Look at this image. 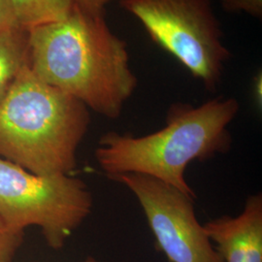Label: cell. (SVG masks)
<instances>
[{"instance_id":"obj_1","label":"cell","mask_w":262,"mask_h":262,"mask_svg":"<svg viewBox=\"0 0 262 262\" xmlns=\"http://www.w3.org/2000/svg\"><path fill=\"white\" fill-rule=\"evenodd\" d=\"M29 66L45 83L108 119H118L137 86L126 43L105 15L74 7L66 18L29 29Z\"/></svg>"},{"instance_id":"obj_2","label":"cell","mask_w":262,"mask_h":262,"mask_svg":"<svg viewBox=\"0 0 262 262\" xmlns=\"http://www.w3.org/2000/svg\"><path fill=\"white\" fill-rule=\"evenodd\" d=\"M238 112L239 103L231 97L214 98L198 107L173 104L165 126L159 131L141 137L105 133L95 159L109 179L141 174L195 198L185 178L186 169L193 160L203 161L229 150L231 136L227 127Z\"/></svg>"},{"instance_id":"obj_3","label":"cell","mask_w":262,"mask_h":262,"mask_svg":"<svg viewBox=\"0 0 262 262\" xmlns=\"http://www.w3.org/2000/svg\"><path fill=\"white\" fill-rule=\"evenodd\" d=\"M89 124L84 104L28 64L0 101V156L37 175L69 174Z\"/></svg>"},{"instance_id":"obj_4","label":"cell","mask_w":262,"mask_h":262,"mask_svg":"<svg viewBox=\"0 0 262 262\" xmlns=\"http://www.w3.org/2000/svg\"><path fill=\"white\" fill-rule=\"evenodd\" d=\"M150 39L174 56L208 91L222 81L231 53L211 0H119Z\"/></svg>"},{"instance_id":"obj_5","label":"cell","mask_w":262,"mask_h":262,"mask_svg":"<svg viewBox=\"0 0 262 262\" xmlns=\"http://www.w3.org/2000/svg\"><path fill=\"white\" fill-rule=\"evenodd\" d=\"M93 196L80 179L37 175L0 158V219L23 231L41 228L48 245L58 250L90 215Z\"/></svg>"},{"instance_id":"obj_6","label":"cell","mask_w":262,"mask_h":262,"mask_svg":"<svg viewBox=\"0 0 262 262\" xmlns=\"http://www.w3.org/2000/svg\"><path fill=\"white\" fill-rule=\"evenodd\" d=\"M110 180L125 186L138 199L157 248L169 262H225L197 220L193 197L141 174Z\"/></svg>"},{"instance_id":"obj_7","label":"cell","mask_w":262,"mask_h":262,"mask_svg":"<svg viewBox=\"0 0 262 262\" xmlns=\"http://www.w3.org/2000/svg\"><path fill=\"white\" fill-rule=\"evenodd\" d=\"M225 262H262V195L247 199L237 216L224 215L203 225Z\"/></svg>"},{"instance_id":"obj_8","label":"cell","mask_w":262,"mask_h":262,"mask_svg":"<svg viewBox=\"0 0 262 262\" xmlns=\"http://www.w3.org/2000/svg\"><path fill=\"white\" fill-rule=\"evenodd\" d=\"M28 64V30L17 28L0 32V101Z\"/></svg>"},{"instance_id":"obj_9","label":"cell","mask_w":262,"mask_h":262,"mask_svg":"<svg viewBox=\"0 0 262 262\" xmlns=\"http://www.w3.org/2000/svg\"><path fill=\"white\" fill-rule=\"evenodd\" d=\"M19 28L26 30L66 18L73 8L70 0H10Z\"/></svg>"},{"instance_id":"obj_10","label":"cell","mask_w":262,"mask_h":262,"mask_svg":"<svg viewBox=\"0 0 262 262\" xmlns=\"http://www.w3.org/2000/svg\"><path fill=\"white\" fill-rule=\"evenodd\" d=\"M23 231L16 230L0 219V262H12L23 241Z\"/></svg>"},{"instance_id":"obj_11","label":"cell","mask_w":262,"mask_h":262,"mask_svg":"<svg viewBox=\"0 0 262 262\" xmlns=\"http://www.w3.org/2000/svg\"><path fill=\"white\" fill-rule=\"evenodd\" d=\"M223 9L229 13H246L261 19L262 0H221Z\"/></svg>"},{"instance_id":"obj_12","label":"cell","mask_w":262,"mask_h":262,"mask_svg":"<svg viewBox=\"0 0 262 262\" xmlns=\"http://www.w3.org/2000/svg\"><path fill=\"white\" fill-rule=\"evenodd\" d=\"M19 28L10 0H0V32Z\"/></svg>"},{"instance_id":"obj_13","label":"cell","mask_w":262,"mask_h":262,"mask_svg":"<svg viewBox=\"0 0 262 262\" xmlns=\"http://www.w3.org/2000/svg\"><path fill=\"white\" fill-rule=\"evenodd\" d=\"M74 7L93 15H105V7L113 0H70Z\"/></svg>"},{"instance_id":"obj_14","label":"cell","mask_w":262,"mask_h":262,"mask_svg":"<svg viewBox=\"0 0 262 262\" xmlns=\"http://www.w3.org/2000/svg\"><path fill=\"white\" fill-rule=\"evenodd\" d=\"M83 262H102L100 261V260H98V259H96V258H94V257H92V256H89V257H86L85 259H84Z\"/></svg>"}]
</instances>
